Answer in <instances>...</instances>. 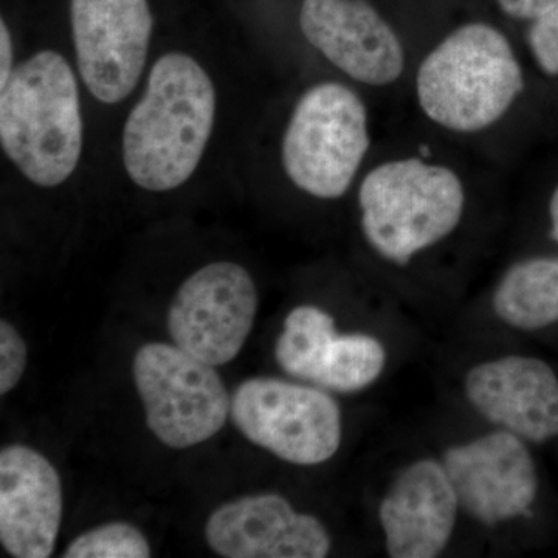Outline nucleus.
<instances>
[{
	"label": "nucleus",
	"mask_w": 558,
	"mask_h": 558,
	"mask_svg": "<svg viewBox=\"0 0 558 558\" xmlns=\"http://www.w3.org/2000/svg\"><path fill=\"white\" fill-rule=\"evenodd\" d=\"M363 236L380 258L407 266L458 229L468 208L464 178L425 156H396L360 179Z\"/></svg>",
	"instance_id": "obj_3"
},
{
	"label": "nucleus",
	"mask_w": 558,
	"mask_h": 558,
	"mask_svg": "<svg viewBox=\"0 0 558 558\" xmlns=\"http://www.w3.org/2000/svg\"><path fill=\"white\" fill-rule=\"evenodd\" d=\"M205 537L226 558H323L330 550L325 524L275 494L220 506L207 521Z\"/></svg>",
	"instance_id": "obj_12"
},
{
	"label": "nucleus",
	"mask_w": 558,
	"mask_h": 558,
	"mask_svg": "<svg viewBox=\"0 0 558 558\" xmlns=\"http://www.w3.org/2000/svg\"><path fill=\"white\" fill-rule=\"evenodd\" d=\"M333 319L315 306H300L288 315L277 341V362L290 376L317 381L323 362L336 339Z\"/></svg>",
	"instance_id": "obj_17"
},
{
	"label": "nucleus",
	"mask_w": 558,
	"mask_h": 558,
	"mask_svg": "<svg viewBox=\"0 0 558 558\" xmlns=\"http://www.w3.org/2000/svg\"><path fill=\"white\" fill-rule=\"evenodd\" d=\"M422 116L453 135L483 134L515 108L523 64L508 33L487 21L451 28L418 62L413 81Z\"/></svg>",
	"instance_id": "obj_1"
},
{
	"label": "nucleus",
	"mask_w": 558,
	"mask_h": 558,
	"mask_svg": "<svg viewBox=\"0 0 558 558\" xmlns=\"http://www.w3.org/2000/svg\"><path fill=\"white\" fill-rule=\"evenodd\" d=\"M216 119V89L193 58L179 51L153 65L145 94L123 131V161L140 189L170 191L199 167Z\"/></svg>",
	"instance_id": "obj_2"
},
{
	"label": "nucleus",
	"mask_w": 558,
	"mask_h": 558,
	"mask_svg": "<svg viewBox=\"0 0 558 558\" xmlns=\"http://www.w3.org/2000/svg\"><path fill=\"white\" fill-rule=\"evenodd\" d=\"M527 47L545 75L558 76V2L529 22Z\"/></svg>",
	"instance_id": "obj_20"
},
{
	"label": "nucleus",
	"mask_w": 558,
	"mask_h": 558,
	"mask_svg": "<svg viewBox=\"0 0 558 558\" xmlns=\"http://www.w3.org/2000/svg\"><path fill=\"white\" fill-rule=\"evenodd\" d=\"M465 396L492 424L531 442L558 436V379L543 360L508 355L480 363L465 377Z\"/></svg>",
	"instance_id": "obj_13"
},
{
	"label": "nucleus",
	"mask_w": 558,
	"mask_h": 558,
	"mask_svg": "<svg viewBox=\"0 0 558 558\" xmlns=\"http://www.w3.org/2000/svg\"><path fill=\"white\" fill-rule=\"evenodd\" d=\"M132 374L148 427L165 446L189 449L226 425L231 400L215 366L175 344H143Z\"/></svg>",
	"instance_id": "obj_6"
},
{
	"label": "nucleus",
	"mask_w": 558,
	"mask_h": 558,
	"mask_svg": "<svg viewBox=\"0 0 558 558\" xmlns=\"http://www.w3.org/2000/svg\"><path fill=\"white\" fill-rule=\"evenodd\" d=\"M27 344L7 319L0 322V395L16 387L27 368Z\"/></svg>",
	"instance_id": "obj_21"
},
{
	"label": "nucleus",
	"mask_w": 558,
	"mask_h": 558,
	"mask_svg": "<svg viewBox=\"0 0 558 558\" xmlns=\"http://www.w3.org/2000/svg\"><path fill=\"white\" fill-rule=\"evenodd\" d=\"M62 520L60 475L51 462L25 446L0 451V542L10 556L47 558Z\"/></svg>",
	"instance_id": "obj_14"
},
{
	"label": "nucleus",
	"mask_w": 558,
	"mask_h": 558,
	"mask_svg": "<svg viewBox=\"0 0 558 558\" xmlns=\"http://www.w3.org/2000/svg\"><path fill=\"white\" fill-rule=\"evenodd\" d=\"M495 314L523 330L558 322V258H527L513 264L499 279L492 299Z\"/></svg>",
	"instance_id": "obj_16"
},
{
	"label": "nucleus",
	"mask_w": 558,
	"mask_h": 558,
	"mask_svg": "<svg viewBox=\"0 0 558 558\" xmlns=\"http://www.w3.org/2000/svg\"><path fill=\"white\" fill-rule=\"evenodd\" d=\"M258 312L252 275L234 263H213L191 275L168 312L175 347L211 366L226 365L244 348Z\"/></svg>",
	"instance_id": "obj_8"
},
{
	"label": "nucleus",
	"mask_w": 558,
	"mask_h": 558,
	"mask_svg": "<svg viewBox=\"0 0 558 558\" xmlns=\"http://www.w3.org/2000/svg\"><path fill=\"white\" fill-rule=\"evenodd\" d=\"M442 465L459 508L487 526L526 515L537 497L534 459L523 439L508 429L451 447Z\"/></svg>",
	"instance_id": "obj_11"
},
{
	"label": "nucleus",
	"mask_w": 558,
	"mask_h": 558,
	"mask_svg": "<svg viewBox=\"0 0 558 558\" xmlns=\"http://www.w3.org/2000/svg\"><path fill=\"white\" fill-rule=\"evenodd\" d=\"M458 509L442 462L421 459L403 469L379 506L389 557H438L449 545Z\"/></svg>",
	"instance_id": "obj_15"
},
{
	"label": "nucleus",
	"mask_w": 558,
	"mask_h": 558,
	"mask_svg": "<svg viewBox=\"0 0 558 558\" xmlns=\"http://www.w3.org/2000/svg\"><path fill=\"white\" fill-rule=\"evenodd\" d=\"M387 362L384 344L366 333H337L317 381L319 387L355 392L379 379Z\"/></svg>",
	"instance_id": "obj_18"
},
{
	"label": "nucleus",
	"mask_w": 558,
	"mask_h": 558,
	"mask_svg": "<svg viewBox=\"0 0 558 558\" xmlns=\"http://www.w3.org/2000/svg\"><path fill=\"white\" fill-rule=\"evenodd\" d=\"M230 414L250 442L290 464H322L340 447L339 405L319 389L266 377L248 379L234 391Z\"/></svg>",
	"instance_id": "obj_7"
},
{
	"label": "nucleus",
	"mask_w": 558,
	"mask_h": 558,
	"mask_svg": "<svg viewBox=\"0 0 558 558\" xmlns=\"http://www.w3.org/2000/svg\"><path fill=\"white\" fill-rule=\"evenodd\" d=\"M550 236L558 242V185L549 201Z\"/></svg>",
	"instance_id": "obj_24"
},
{
	"label": "nucleus",
	"mask_w": 558,
	"mask_h": 558,
	"mask_svg": "<svg viewBox=\"0 0 558 558\" xmlns=\"http://www.w3.org/2000/svg\"><path fill=\"white\" fill-rule=\"evenodd\" d=\"M300 28L329 64L360 86L387 89L405 72L403 40L371 0H303Z\"/></svg>",
	"instance_id": "obj_10"
},
{
	"label": "nucleus",
	"mask_w": 558,
	"mask_h": 558,
	"mask_svg": "<svg viewBox=\"0 0 558 558\" xmlns=\"http://www.w3.org/2000/svg\"><path fill=\"white\" fill-rule=\"evenodd\" d=\"M13 39L5 21L0 22V89L9 83L14 72Z\"/></svg>",
	"instance_id": "obj_23"
},
{
	"label": "nucleus",
	"mask_w": 558,
	"mask_h": 558,
	"mask_svg": "<svg viewBox=\"0 0 558 558\" xmlns=\"http://www.w3.org/2000/svg\"><path fill=\"white\" fill-rule=\"evenodd\" d=\"M81 78L98 101L116 105L137 87L154 17L148 0H70Z\"/></svg>",
	"instance_id": "obj_9"
},
{
	"label": "nucleus",
	"mask_w": 558,
	"mask_h": 558,
	"mask_svg": "<svg viewBox=\"0 0 558 558\" xmlns=\"http://www.w3.org/2000/svg\"><path fill=\"white\" fill-rule=\"evenodd\" d=\"M558 0H495L498 10L513 21L531 22Z\"/></svg>",
	"instance_id": "obj_22"
},
{
	"label": "nucleus",
	"mask_w": 558,
	"mask_h": 558,
	"mask_svg": "<svg viewBox=\"0 0 558 558\" xmlns=\"http://www.w3.org/2000/svg\"><path fill=\"white\" fill-rule=\"evenodd\" d=\"M373 143L368 106L340 81H322L296 101L281 142V163L290 182L317 199L351 190Z\"/></svg>",
	"instance_id": "obj_5"
},
{
	"label": "nucleus",
	"mask_w": 558,
	"mask_h": 558,
	"mask_svg": "<svg viewBox=\"0 0 558 558\" xmlns=\"http://www.w3.org/2000/svg\"><path fill=\"white\" fill-rule=\"evenodd\" d=\"M64 558H148L150 546L145 535L130 523L102 524L73 539Z\"/></svg>",
	"instance_id": "obj_19"
},
{
	"label": "nucleus",
	"mask_w": 558,
	"mask_h": 558,
	"mask_svg": "<svg viewBox=\"0 0 558 558\" xmlns=\"http://www.w3.org/2000/svg\"><path fill=\"white\" fill-rule=\"evenodd\" d=\"M0 90L3 153L35 185H61L83 150L78 83L69 62L57 51H39Z\"/></svg>",
	"instance_id": "obj_4"
}]
</instances>
